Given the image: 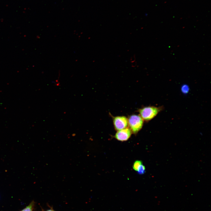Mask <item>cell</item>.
Returning <instances> with one entry per match:
<instances>
[{
    "instance_id": "7a4b0ae2",
    "label": "cell",
    "mask_w": 211,
    "mask_h": 211,
    "mask_svg": "<svg viewBox=\"0 0 211 211\" xmlns=\"http://www.w3.org/2000/svg\"><path fill=\"white\" fill-rule=\"evenodd\" d=\"M128 119V125L132 133L137 134L142 128L144 120L140 115H132Z\"/></svg>"
},
{
    "instance_id": "30bf717a",
    "label": "cell",
    "mask_w": 211,
    "mask_h": 211,
    "mask_svg": "<svg viewBox=\"0 0 211 211\" xmlns=\"http://www.w3.org/2000/svg\"><path fill=\"white\" fill-rule=\"evenodd\" d=\"M46 211H54L53 210H48Z\"/></svg>"
},
{
    "instance_id": "6da1fadb",
    "label": "cell",
    "mask_w": 211,
    "mask_h": 211,
    "mask_svg": "<svg viewBox=\"0 0 211 211\" xmlns=\"http://www.w3.org/2000/svg\"><path fill=\"white\" fill-rule=\"evenodd\" d=\"M163 108L162 106H148L139 109L138 111L143 120L148 122L156 117Z\"/></svg>"
},
{
    "instance_id": "8992f818",
    "label": "cell",
    "mask_w": 211,
    "mask_h": 211,
    "mask_svg": "<svg viewBox=\"0 0 211 211\" xmlns=\"http://www.w3.org/2000/svg\"><path fill=\"white\" fill-rule=\"evenodd\" d=\"M34 202H32L28 206L21 211H33L34 206Z\"/></svg>"
},
{
    "instance_id": "5b68a950",
    "label": "cell",
    "mask_w": 211,
    "mask_h": 211,
    "mask_svg": "<svg viewBox=\"0 0 211 211\" xmlns=\"http://www.w3.org/2000/svg\"><path fill=\"white\" fill-rule=\"evenodd\" d=\"M142 164V162L141 161L139 160H136L134 162L132 166L133 169L137 171L139 167Z\"/></svg>"
},
{
    "instance_id": "277c9868",
    "label": "cell",
    "mask_w": 211,
    "mask_h": 211,
    "mask_svg": "<svg viewBox=\"0 0 211 211\" xmlns=\"http://www.w3.org/2000/svg\"><path fill=\"white\" fill-rule=\"evenodd\" d=\"M132 133L130 128L127 127L118 131L115 135V137L118 141H126L130 138Z\"/></svg>"
},
{
    "instance_id": "ba28073f",
    "label": "cell",
    "mask_w": 211,
    "mask_h": 211,
    "mask_svg": "<svg viewBox=\"0 0 211 211\" xmlns=\"http://www.w3.org/2000/svg\"><path fill=\"white\" fill-rule=\"evenodd\" d=\"M137 65V62L135 61L132 62V66L133 67H135Z\"/></svg>"
},
{
    "instance_id": "3957f363",
    "label": "cell",
    "mask_w": 211,
    "mask_h": 211,
    "mask_svg": "<svg viewBox=\"0 0 211 211\" xmlns=\"http://www.w3.org/2000/svg\"><path fill=\"white\" fill-rule=\"evenodd\" d=\"M115 128L118 131L127 127L128 126V119L125 116H117L113 118Z\"/></svg>"
},
{
    "instance_id": "9c48e42d",
    "label": "cell",
    "mask_w": 211,
    "mask_h": 211,
    "mask_svg": "<svg viewBox=\"0 0 211 211\" xmlns=\"http://www.w3.org/2000/svg\"><path fill=\"white\" fill-rule=\"evenodd\" d=\"M135 56H133L131 57V62H133L135 61Z\"/></svg>"
},
{
    "instance_id": "52a82bcc",
    "label": "cell",
    "mask_w": 211,
    "mask_h": 211,
    "mask_svg": "<svg viewBox=\"0 0 211 211\" xmlns=\"http://www.w3.org/2000/svg\"><path fill=\"white\" fill-rule=\"evenodd\" d=\"M137 171V173L140 175H142L145 173V168L142 164L139 166Z\"/></svg>"
}]
</instances>
